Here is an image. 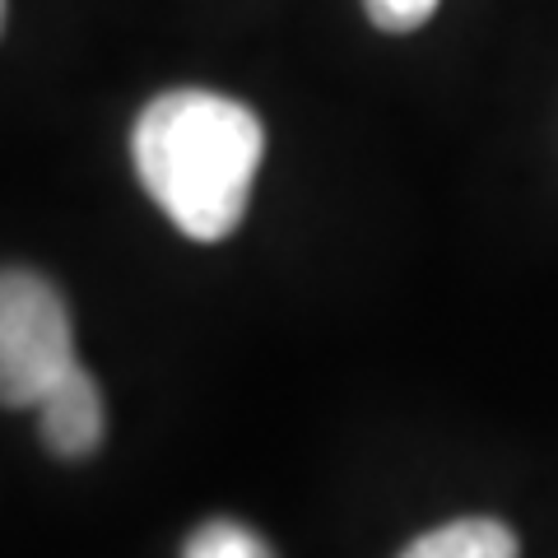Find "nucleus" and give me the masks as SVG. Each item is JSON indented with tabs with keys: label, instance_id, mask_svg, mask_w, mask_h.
Here are the masks:
<instances>
[{
	"label": "nucleus",
	"instance_id": "obj_1",
	"mask_svg": "<svg viewBox=\"0 0 558 558\" xmlns=\"http://www.w3.org/2000/svg\"><path fill=\"white\" fill-rule=\"evenodd\" d=\"M260 154V117L215 89H168L140 112L131 131L140 182L196 242H223L242 223Z\"/></svg>",
	"mask_w": 558,
	"mask_h": 558
},
{
	"label": "nucleus",
	"instance_id": "obj_2",
	"mask_svg": "<svg viewBox=\"0 0 558 558\" xmlns=\"http://www.w3.org/2000/svg\"><path fill=\"white\" fill-rule=\"evenodd\" d=\"M75 363V326L57 284L38 270H0V405H38Z\"/></svg>",
	"mask_w": 558,
	"mask_h": 558
},
{
	"label": "nucleus",
	"instance_id": "obj_3",
	"mask_svg": "<svg viewBox=\"0 0 558 558\" xmlns=\"http://www.w3.org/2000/svg\"><path fill=\"white\" fill-rule=\"evenodd\" d=\"M33 410H38V424H43V442L57 457H89L102 442V391L94 373L80 368V363Z\"/></svg>",
	"mask_w": 558,
	"mask_h": 558
},
{
	"label": "nucleus",
	"instance_id": "obj_4",
	"mask_svg": "<svg viewBox=\"0 0 558 558\" xmlns=\"http://www.w3.org/2000/svg\"><path fill=\"white\" fill-rule=\"evenodd\" d=\"M400 558H517V535L494 517H461L424 531Z\"/></svg>",
	"mask_w": 558,
	"mask_h": 558
},
{
	"label": "nucleus",
	"instance_id": "obj_5",
	"mask_svg": "<svg viewBox=\"0 0 558 558\" xmlns=\"http://www.w3.org/2000/svg\"><path fill=\"white\" fill-rule=\"evenodd\" d=\"M182 558H275V549L252 526H242V521L215 517L191 531V539L182 545Z\"/></svg>",
	"mask_w": 558,
	"mask_h": 558
},
{
	"label": "nucleus",
	"instance_id": "obj_6",
	"mask_svg": "<svg viewBox=\"0 0 558 558\" xmlns=\"http://www.w3.org/2000/svg\"><path fill=\"white\" fill-rule=\"evenodd\" d=\"M363 10L381 33H414L418 24L433 20L438 0H363Z\"/></svg>",
	"mask_w": 558,
	"mask_h": 558
},
{
	"label": "nucleus",
	"instance_id": "obj_7",
	"mask_svg": "<svg viewBox=\"0 0 558 558\" xmlns=\"http://www.w3.org/2000/svg\"><path fill=\"white\" fill-rule=\"evenodd\" d=\"M0 28H5V0H0Z\"/></svg>",
	"mask_w": 558,
	"mask_h": 558
}]
</instances>
